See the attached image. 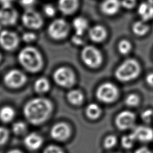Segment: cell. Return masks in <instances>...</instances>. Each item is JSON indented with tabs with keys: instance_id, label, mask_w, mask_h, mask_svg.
<instances>
[{
	"instance_id": "d6986e66",
	"label": "cell",
	"mask_w": 153,
	"mask_h": 153,
	"mask_svg": "<svg viewBox=\"0 0 153 153\" xmlns=\"http://www.w3.org/2000/svg\"><path fill=\"white\" fill-rule=\"evenodd\" d=\"M137 12L143 21H148L153 19V4L149 2H143L138 7Z\"/></svg>"
},
{
	"instance_id": "603a6c76",
	"label": "cell",
	"mask_w": 153,
	"mask_h": 153,
	"mask_svg": "<svg viewBox=\"0 0 153 153\" xmlns=\"http://www.w3.org/2000/svg\"><path fill=\"white\" fill-rule=\"evenodd\" d=\"M14 115L15 111L11 106H5L0 109V120L4 123L11 121L14 118Z\"/></svg>"
},
{
	"instance_id": "836d02e7",
	"label": "cell",
	"mask_w": 153,
	"mask_h": 153,
	"mask_svg": "<svg viewBox=\"0 0 153 153\" xmlns=\"http://www.w3.org/2000/svg\"><path fill=\"white\" fill-rule=\"evenodd\" d=\"M36 0H20V4L26 10L32 9V7L34 6Z\"/></svg>"
},
{
	"instance_id": "e0dca14e",
	"label": "cell",
	"mask_w": 153,
	"mask_h": 153,
	"mask_svg": "<svg viewBox=\"0 0 153 153\" xmlns=\"http://www.w3.org/2000/svg\"><path fill=\"white\" fill-rule=\"evenodd\" d=\"M43 142L41 136L36 133H32L28 134L24 140L25 145L30 150H36L41 147Z\"/></svg>"
},
{
	"instance_id": "4dcf8cb0",
	"label": "cell",
	"mask_w": 153,
	"mask_h": 153,
	"mask_svg": "<svg viewBox=\"0 0 153 153\" xmlns=\"http://www.w3.org/2000/svg\"><path fill=\"white\" fill-rule=\"evenodd\" d=\"M142 118L146 123H150L153 120V111L152 109H146L142 114Z\"/></svg>"
},
{
	"instance_id": "8992f818",
	"label": "cell",
	"mask_w": 153,
	"mask_h": 153,
	"mask_svg": "<svg viewBox=\"0 0 153 153\" xmlns=\"http://www.w3.org/2000/svg\"><path fill=\"white\" fill-rule=\"evenodd\" d=\"M54 81L60 86L69 88L75 82V75L73 71L66 67L57 69L53 74Z\"/></svg>"
},
{
	"instance_id": "b9f144b4",
	"label": "cell",
	"mask_w": 153,
	"mask_h": 153,
	"mask_svg": "<svg viewBox=\"0 0 153 153\" xmlns=\"http://www.w3.org/2000/svg\"><path fill=\"white\" fill-rule=\"evenodd\" d=\"M8 153H22L20 151L17 150V149H14V150H11L10 151H9Z\"/></svg>"
},
{
	"instance_id": "52a82bcc",
	"label": "cell",
	"mask_w": 153,
	"mask_h": 153,
	"mask_svg": "<svg viewBox=\"0 0 153 153\" xmlns=\"http://www.w3.org/2000/svg\"><path fill=\"white\" fill-rule=\"evenodd\" d=\"M69 27L66 22L62 19L53 20L48 27L49 36L56 40H60L65 38L68 32Z\"/></svg>"
},
{
	"instance_id": "8fae6325",
	"label": "cell",
	"mask_w": 153,
	"mask_h": 153,
	"mask_svg": "<svg viewBox=\"0 0 153 153\" xmlns=\"http://www.w3.org/2000/svg\"><path fill=\"white\" fill-rule=\"evenodd\" d=\"M135 119V115L132 112L124 111L117 116L115 124L120 130H127L134 125Z\"/></svg>"
},
{
	"instance_id": "7402d4cb",
	"label": "cell",
	"mask_w": 153,
	"mask_h": 153,
	"mask_svg": "<svg viewBox=\"0 0 153 153\" xmlns=\"http://www.w3.org/2000/svg\"><path fill=\"white\" fill-rule=\"evenodd\" d=\"M34 89L38 93H44L50 89V83L48 79L44 77L38 78L34 84Z\"/></svg>"
},
{
	"instance_id": "7bdbcfd3",
	"label": "cell",
	"mask_w": 153,
	"mask_h": 153,
	"mask_svg": "<svg viewBox=\"0 0 153 153\" xmlns=\"http://www.w3.org/2000/svg\"><path fill=\"white\" fill-rule=\"evenodd\" d=\"M148 2H149V3L153 4V0H148Z\"/></svg>"
},
{
	"instance_id": "9c48e42d",
	"label": "cell",
	"mask_w": 153,
	"mask_h": 153,
	"mask_svg": "<svg viewBox=\"0 0 153 153\" xmlns=\"http://www.w3.org/2000/svg\"><path fill=\"white\" fill-rule=\"evenodd\" d=\"M23 24L27 27L37 29L43 24L41 16L33 9L26 10L22 17Z\"/></svg>"
},
{
	"instance_id": "4fadbf2b",
	"label": "cell",
	"mask_w": 153,
	"mask_h": 153,
	"mask_svg": "<svg viewBox=\"0 0 153 153\" xmlns=\"http://www.w3.org/2000/svg\"><path fill=\"white\" fill-rule=\"evenodd\" d=\"M17 11L12 7H2L0 8V23L5 26L13 25L17 19Z\"/></svg>"
},
{
	"instance_id": "ac0fdd59",
	"label": "cell",
	"mask_w": 153,
	"mask_h": 153,
	"mask_svg": "<svg viewBox=\"0 0 153 153\" xmlns=\"http://www.w3.org/2000/svg\"><path fill=\"white\" fill-rule=\"evenodd\" d=\"M90 38L94 42H100L103 41L106 37L107 32L105 28L100 25H96L92 27L89 32Z\"/></svg>"
},
{
	"instance_id": "74e56055",
	"label": "cell",
	"mask_w": 153,
	"mask_h": 153,
	"mask_svg": "<svg viewBox=\"0 0 153 153\" xmlns=\"http://www.w3.org/2000/svg\"><path fill=\"white\" fill-rule=\"evenodd\" d=\"M72 41L76 45H79L84 43V39L82 38V35H79L75 34L72 38Z\"/></svg>"
},
{
	"instance_id": "8d00e7d4",
	"label": "cell",
	"mask_w": 153,
	"mask_h": 153,
	"mask_svg": "<svg viewBox=\"0 0 153 153\" xmlns=\"http://www.w3.org/2000/svg\"><path fill=\"white\" fill-rule=\"evenodd\" d=\"M121 5L127 9H131L133 8L136 4V0H122L121 1Z\"/></svg>"
},
{
	"instance_id": "f546056e",
	"label": "cell",
	"mask_w": 153,
	"mask_h": 153,
	"mask_svg": "<svg viewBox=\"0 0 153 153\" xmlns=\"http://www.w3.org/2000/svg\"><path fill=\"white\" fill-rule=\"evenodd\" d=\"M117 140L115 136L110 135L107 136L103 142V146L106 149H110L113 148L117 143Z\"/></svg>"
},
{
	"instance_id": "d590c367",
	"label": "cell",
	"mask_w": 153,
	"mask_h": 153,
	"mask_svg": "<svg viewBox=\"0 0 153 153\" xmlns=\"http://www.w3.org/2000/svg\"><path fill=\"white\" fill-rule=\"evenodd\" d=\"M22 39L26 42H30L36 39V35L33 32H26L22 35Z\"/></svg>"
},
{
	"instance_id": "6da1fadb",
	"label": "cell",
	"mask_w": 153,
	"mask_h": 153,
	"mask_svg": "<svg viewBox=\"0 0 153 153\" xmlns=\"http://www.w3.org/2000/svg\"><path fill=\"white\" fill-rule=\"evenodd\" d=\"M53 110L51 102L44 97H36L30 100L23 108L24 115L30 123L38 125L45 121Z\"/></svg>"
},
{
	"instance_id": "9a60e30c",
	"label": "cell",
	"mask_w": 153,
	"mask_h": 153,
	"mask_svg": "<svg viewBox=\"0 0 153 153\" xmlns=\"http://www.w3.org/2000/svg\"><path fill=\"white\" fill-rule=\"evenodd\" d=\"M121 6L120 0H104L100 5V10L105 14L112 16L118 13Z\"/></svg>"
},
{
	"instance_id": "83f0119b",
	"label": "cell",
	"mask_w": 153,
	"mask_h": 153,
	"mask_svg": "<svg viewBox=\"0 0 153 153\" xmlns=\"http://www.w3.org/2000/svg\"><path fill=\"white\" fill-rule=\"evenodd\" d=\"M13 131L17 135L24 133L26 130V125L22 121H17L13 124L12 126Z\"/></svg>"
},
{
	"instance_id": "ee69618b",
	"label": "cell",
	"mask_w": 153,
	"mask_h": 153,
	"mask_svg": "<svg viewBox=\"0 0 153 153\" xmlns=\"http://www.w3.org/2000/svg\"><path fill=\"white\" fill-rule=\"evenodd\" d=\"M1 54H0V61H1Z\"/></svg>"
},
{
	"instance_id": "60d3db41",
	"label": "cell",
	"mask_w": 153,
	"mask_h": 153,
	"mask_svg": "<svg viewBox=\"0 0 153 153\" xmlns=\"http://www.w3.org/2000/svg\"><path fill=\"white\" fill-rule=\"evenodd\" d=\"M13 0H0V3L2 7H8L11 6Z\"/></svg>"
},
{
	"instance_id": "ffe728a7",
	"label": "cell",
	"mask_w": 153,
	"mask_h": 153,
	"mask_svg": "<svg viewBox=\"0 0 153 153\" xmlns=\"http://www.w3.org/2000/svg\"><path fill=\"white\" fill-rule=\"evenodd\" d=\"M72 25L75 31V34L79 35H82L88 27L87 20L82 17H78L74 19Z\"/></svg>"
},
{
	"instance_id": "484cf974",
	"label": "cell",
	"mask_w": 153,
	"mask_h": 153,
	"mask_svg": "<svg viewBox=\"0 0 153 153\" xmlns=\"http://www.w3.org/2000/svg\"><path fill=\"white\" fill-rule=\"evenodd\" d=\"M136 139L133 134V133H131L130 134L124 136L121 139V144L123 148L126 149H130L131 148L134 142H135Z\"/></svg>"
},
{
	"instance_id": "ba28073f",
	"label": "cell",
	"mask_w": 153,
	"mask_h": 153,
	"mask_svg": "<svg viewBox=\"0 0 153 153\" xmlns=\"http://www.w3.org/2000/svg\"><path fill=\"white\" fill-rule=\"evenodd\" d=\"M27 81L26 76L20 71L12 69L4 76V81L7 86L11 88H17L23 85Z\"/></svg>"
},
{
	"instance_id": "7c38bea8",
	"label": "cell",
	"mask_w": 153,
	"mask_h": 153,
	"mask_svg": "<svg viewBox=\"0 0 153 153\" xmlns=\"http://www.w3.org/2000/svg\"><path fill=\"white\" fill-rule=\"evenodd\" d=\"M51 137L59 141L66 140L71 134V128L65 123H59L52 127L50 131Z\"/></svg>"
},
{
	"instance_id": "f1b7e54d",
	"label": "cell",
	"mask_w": 153,
	"mask_h": 153,
	"mask_svg": "<svg viewBox=\"0 0 153 153\" xmlns=\"http://www.w3.org/2000/svg\"><path fill=\"white\" fill-rule=\"evenodd\" d=\"M139 97L134 93L128 94L126 99V103L129 106H136L139 103Z\"/></svg>"
},
{
	"instance_id": "ab89813d",
	"label": "cell",
	"mask_w": 153,
	"mask_h": 153,
	"mask_svg": "<svg viewBox=\"0 0 153 153\" xmlns=\"http://www.w3.org/2000/svg\"><path fill=\"white\" fill-rule=\"evenodd\" d=\"M135 153H152V152L146 147H141L138 148Z\"/></svg>"
},
{
	"instance_id": "5b68a950",
	"label": "cell",
	"mask_w": 153,
	"mask_h": 153,
	"mask_svg": "<svg viewBox=\"0 0 153 153\" xmlns=\"http://www.w3.org/2000/svg\"><path fill=\"white\" fill-rule=\"evenodd\" d=\"M96 94L100 101L109 103L117 100L119 95V91L114 84L105 82L97 88Z\"/></svg>"
},
{
	"instance_id": "4316f807",
	"label": "cell",
	"mask_w": 153,
	"mask_h": 153,
	"mask_svg": "<svg viewBox=\"0 0 153 153\" xmlns=\"http://www.w3.org/2000/svg\"><path fill=\"white\" fill-rule=\"evenodd\" d=\"M118 48L119 52L121 54H127L130 51L131 49V44L126 39H123L119 42Z\"/></svg>"
},
{
	"instance_id": "1f68e13d",
	"label": "cell",
	"mask_w": 153,
	"mask_h": 153,
	"mask_svg": "<svg viewBox=\"0 0 153 153\" xmlns=\"http://www.w3.org/2000/svg\"><path fill=\"white\" fill-rule=\"evenodd\" d=\"M8 139V130L2 127H0V146L4 145Z\"/></svg>"
},
{
	"instance_id": "cb8c5ba5",
	"label": "cell",
	"mask_w": 153,
	"mask_h": 153,
	"mask_svg": "<svg viewBox=\"0 0 153 153\" xmlns=\"http://www.w3.org/2000/svg\"><path fill=\"white\" fill-rule=\"evenodd\" d=\"M101 109L96 103H90L86 108L85 114L91 120L97 119L101 115Z\"/></svg>"
},
{
	"instance_id": "277c9868",
	"label": "cell",
	"mask_w": 153,
	"mask_h": 153,
	"mask_svg": "<svg viewBox=\"0 0 153 153\" xmlns=\"http://www.w3.org/2000/svg\"><path fill=\"white\" fill-rule=\"evenodd\" d=\"M81 57L83 62L91 68L99 67L102 62V55L100 51L92 45L85 46L81 51Z\"/></svg>"
},
{
	"instance_id": "44dd1931",
	"label": "cell",
	"mask_w": 153,
	"mask_h": 153,
	"mask_svg": "<svg viewBox=\"0 0 153 153\" xmlns=\"http://www.w3.org/2000/svg\"><path fill=\"white\" fill-rule=\"evenodd\" d=\"M68 100L72 105H81L84 100V96L81 91L78 90H72L67 94Z\"/></svg>"
},
{
	"instance_id": "d4e9b609",
	"label": "cell",
	"mask_w": 153,
	"mask_h": 153,
	"mask_svg": "<svg viewBox=\"0 0 153 153\" xmlns=\"http://www.w3.org/2000/svg\"><path fill=\"white\" fill-rule=\"evenodd\" d=\"M149 29V27L144 21H137L135 22L133 26L132 30L133 33L137 36H143L146 34Z\"/></svg>"
},
{
	"instance_id": "f6af8a7d",
	"label": "cell",
	"mask_w": 153,
	"mask_h": 153,
	"mask_svg": "<svg viewBox=\"0 0 153 153\" xmlns=\"http://www.w3.org/2000/svg\"><path fill=\"white\" fill-rule=\"evenodd\" d=\"M0 29H1V27H0Z\"/></svg>"
},
{
	"instance_id": "5bb4252c",
	"label": "cell",
	"mask_w": 153,
	"mask_h": 153,
	"mask_svg": "<svg viewBox=\"0 0 153 153\" xmlns=\"http://www.w3.org/2000/svg\"><path fill=\"white\" fill-rule=\"evenodd\" d=\"M136 140L142 142H148L153 139V130L146 126H138L133 131Z\"/></svg>"
},
{
	"instance_id": "3957f363",
	"label": "cell",
	"mask_w": 153,
	"mask_h": 153,
	"mask_svg": "<svg viewBox=\"0 0 153 153\" xmlns=\"http://www.w3.org/2000/svg\"><path fill=\"white\" fill-rule=\"evenodd\" d=\"M140 72L139 62L133 59L124 61L116 69L115 76L121 81L126 82L137 78Z\"/></svg>"
},
{
	"instance_id": "d6a6232c",
	"label": "cell",
	"mask_w": 153,
	"mask_h": 153,
	"mask_svg": "<svg viewBox=\"0 0 153 153\" xmlns=\"http://www.w3.org/2000/svg\"><path fill=\"white\" fill-rule=\"evenodd\" d=\"M43 10L45 14L48 17H53L56 13V10L54 7L50 4L45 5L44 7Z\"/></svg>"
},
{
	"instance_id": "f35d334b",
	"label": "cell",
	"mask_w": 153,
	"mask_h": 153,
	"mask_svg": "<svg viewBox=\"0 0 153 153\" xmlns=\"http://www.w3.org/2000/svg\"><path fill=\"white\" fill-rule=\"evenodd\" d=\"M146 81L149 85L153 87V73H150L147 75Z\"/></svg>"
},
{
	"instance_id": "30bf717a",
	"label": "cell",
	"mask_w": 153,
	"mask_h": 153,
	"mask_svg": "<svg viewBox=\"0 0 153 153\" xmlns=\"http://www.w3.org/2000/svg\"><path fill=\"white\" fill-rule=\"evenodd\" d=\"M19 42L17 35L11 31L2 30L0 33V45L5 50L11 51L15 49Z\"/></svg>"
},
{
	"instance_id": "2e32d148",
	"label": "cell",
	"mask_w": 153,
	"mask_h": 153,
	"mask_svg": "<svg viewBox=\"0 0 153 153\" xmlns=\"http://www.w3.org/2000/svg\"><path fill=\"white\" fill-rule=\"evenodd\" d=\"M78 4V0H59L58 1L59 9L66 15L73 14L77 10Z\"/></svg>"
},
{
	"instance_id": "e575fe53",
	"label": "cell",
	"mask_w": 153,
	"mask_h": 153,
	"mask_svg": "<svg viewBox=\"0 0 153 153\" xmlns=\"http://www.w3.org/2000/svg\"><path fill=\"white\" fill-rule=\"evenodd\" d=\"M44 153H64V152L59 147L54 145H50L45 149Z\"/></svg>"
},
{
	"instance_id": "7a4b0ae2",
	"label": "cell",
	"mask_w": 153,
	"mask_h": 153,
	"mask_svg": "<svg viewBox=\"0 0 153 153\" xmlns=\"http://www.w3.org/2000/svg\"><path fill=\"white\" fill-rule=\"evenodd\" d=\"M21 65L30 72H37L43 66V60L39 51L32 47L23 48L18 56Z\"/></svg>"
}]
</instances>
